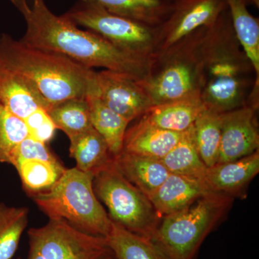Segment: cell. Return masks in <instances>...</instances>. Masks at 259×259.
<instances>
[{
    "instance_id": "1",
    "label": "cell",
    "mask_w": 259,
    "mask_h": 259,
    "mask_svg": "<svg viewBox=\"0 0 259 259\" xmlns=\"http://www.w3.org/2000/svg\"><path fill=\"white\" fill-rule=\"evenodd\" d=\"M26 23L22 42L29 47L59 53L94 69L131 75L142 79L150 61L130 55L95 32L80 29L65 15H56L44 0H10Z\"/></svg>"
},
{
    "instance_id": "2",
    "label": "cell",
    "mask_w": 259,
    "mask_h": 259,
    "mask_svg": "<svg viewBox=\"0 0 259 259\" xmlns=\"http://www.w3.org/2000/svg\"><path fill=\"white\" fill-rule=\"evenodd\" d=\"M202 64L199 98L207 110L221 114L258 104L259 77L235 35L228 8L205 28Z\"/></svg>"
},
{
    "instance_id": "3",
    "label": "cell",
    "mask_w": 259,
    "mask_h": 259,
    "mask_svg": "<svg viewBox=\"0 0 259 259\" xmlns=\"http://www.w3.org/2000/svg\"><path fill=\"white\" fill-rule=\"evenodd\" d=\"M0 66L27 78L50 105L97 94L96 74L67 56L0 35Z\"/></svg>"
},
{
    "instance_id": "4",
    "label": "cell",
    "mask_w": 259,
    "mask_h": 259,
    "mask_svg": "<svg viewBox=\"0 0 259 259\" xmlns=\"http://www.w3.org/2000/svg\"><path fill=\"white\" fill-rule=\"evenodd\" d=\"M205 28H199L166 50L158 51L150 59L147 74L140 82L152 106L199 98Z\"/></svg>"
},
{
    "instance_id": "5",
    "label": "cell",
    "mask_w": 259,
    "mask_h": 259,
    "mask_svg": "<svg viewBox=\"0 0 259 259\" xmlns=\"http://www.w3.org/2000/svg\"><path fill=\"white\" fill-rule=\"evenodd\" d=\"M93 177L76 167L66 168L49 190L31 197L49 220H62L87 234L106 238L112 221L94 192Z\"/></svg>"
},
{
    "instance_id": "6",
    "label": "cell",
    "mask_w": 259,
    "mask_h": 259,
    "mask_svg": "<svg viewBox=\"0 0 259 259\" xmlns=\"http://www.w3.org/2000/svg\"><path fill=\"white\" fill-rule=\"evenodd\" d=\"M232 202L231 196L209 192L178 212L162 217L151 241L168 259H194Z\"/></svg>"
},
{
    "instance_id": "7",
    "label": "cell",
    "mask_w": 259,
    "mask_h": 259,
    "mask_svg": "<svg viewBox=\"0 0 259 259\" xmlns=\"http://www.w3.org/2000/svg\"><path fill=\"white\" fill-rule=\"evenodd\" d=\"M93 189L112 222L135 234L152 238L161 218L147 196L121 173L115 158L94 175Z\"/></svg>"
},
{
    "instance_id": "8",
    "label": "cell",
    "mask_w": 259,
    "mask_h": 259,
    "mask_svg": "<svg viewBox=\"0 0 259 259\" xmlns=\"http://www.w3.org/2000/svg\"><path fill=\"white\" fill-rule=\"evenodd\" d=\"M64 15L130 55L150 61L158 52V27L114 14L92 0H79Z\"/></svg>"
},
{
    "instance_id": "9",
    "label": "cell",
    "mask_w": 259,
    "mask_h": 259,
    "mask_svg": "<svg viewBox=\"0 0 259 259\" xmlns=\"http://www.w3.org/2000/svg\"><path fill=\"white\" fill-rule=\"evenodd\" d=\"M28 234L29 245L44 259H115L106 238L87 234L62 220H49Z\"/></svg>"
},
{
    "instance_id": "10",
    "label": "cell",
    "mask_w": 259,
    "mask_h": 259,
    "mask_svg": "<svg viewBox=\"0 0 259 259\" xmlns=\"http://www.w3.org/2000/svg\"><path fill=\"white\" fill-rule=\"evenodd\" d=\"M227 8L226 0H176L158 26V51L166 50L202 27H209Z\"/></svg>"
},
{
    "instance_id": "11",
    "label": "cell",
    "mask_w": 259,
    "mask_h": 259,
    "mask_svg": "<svg viewBox=\"0 0 259 259\" xmlns=\"http://www.w3.org/2000/svg\"><path fill=\"white\" fill-rule=\"evenodd\" d=\"M96 82L99 98L129 123L152 106L140 79L131 75L102 70L97 72Z\"/></svg>"
},
{
    "instance_id": "12",
    "label": "cell",
    "mask_w": 259,
    "mask_h": 259,
    "mask_svg": "<svg viewBox=\"0 0 259 259\" xmlns=\"http://www.w3.org/2000/svg\"><path fill=\"white\" fill-rule=\"evenodd\" d=\"M258 107L247 104L222 113L217 163L236 161L258 150Z\"/></svg>"
},
{
    "instance_id": "13",
    "label": "cell",
    "mask_w": 259,
    "mask_h": 259,
    "mask_svg": "<svg viewBox=\"0 0 259 259\" xmlns=\"http://www.w3.org/2000/svg\"><path fill=\"white\" fill-rule=\"evenodd\" d=\"M0 105L22 120L51 105L27 78L0 66Z\"/></svg>"
},
{
    "instance_id": "14",
    "label": "cell",
    "mask_w": 259,
    "mask_h": 259,
    "mask_svg": "<svg viewBox=\"0 0 259 259\" xmlns=\"http://www.w3.org/2000/svg\"><path fill=\"white\" fill-rule=\"evenodd\" d=\"M259 172V151L236 160L207 167L204 182L209 192L233 197L244 190Z\"/></svg>"
},
{
    "instance_id": "15",
    "label": "cell",
    "mask_w": 259,
    "mask_h": 259,
    "mask_svg": "<svg viewBox=\"0 0 259 259\" xmlns=\"http://www.w3.org/2000/svg\"><path fill=\"white\" fill-rule=\"evenodd\" d=\"M209 192L203 180L170 174L148 199L162 218L178 212Z\"/></svg>"
},
{
    "instance_id": "16",
    "label": "cell",
    "mask_w": 259,
    "mask_h": 259,
    "mask_svg": "<svg viewBox=\"0 0 259 259\" xmlns=\"http://www.w3.org/2000/svg\"><path fill=\"white\" fill-rule=\"evenodd\" d=\"M181 136L182 133L156 127L141 117L126 131L122 151L161 159L175 147Z\"/></svg>"
},
{
    "instance_id": "17",
    "label": "cell",
    "mask_w": 259,
    "mask_h": 259,
    "mask_svg": "<svg viewBox=\"0 0 259 259\" xmlns=\"http://www.w3.org/2000/svg\"><path fill=\"white\" fill-rule=\"evenodd\" d=\"M115 161L125 178L148 197L157 190L171 174L160 159L125 151L116 156Z\"/></svg>"
},
{
    "instance_id": "18",
    "label": "cell",
    "mask_w": 259,
    "mask_h": 259,
    "mask_svg": "<svg viewBox=\"0 0 259 259\" xmlns=\"http://www.w3.org/2000/svg\"><path fill=\"white\" fill-rule=\"evenodd\" d=\"M204 110L200 99H187L153 105L141 117L156 127L182 133L193 125Z\"/></svg>"
},
{
    "instance_id": "19",
    "label": "cell",
    "mask_w": 259,
    "mask_h": 259,
    "mask_svg": "<svg viewBox=\"0 0 259 259\" xmlns=\"http://www.w3.org/2000/svg\"><path fill=\"white\" fill-rule=\"evenodd\" d=\"M70 156L76 162L80 171L95 175L114 159L106 141L94 128L69 139Z\"/></svg>"
},
{
    "instance_id": "20",
    "label": "cell",
    "mask_w": 259,
    "mask_h": 259,
    "mask_svg": "<svg viewBox=\"0 0 259 259\" xmlns=\"http://www.w3.org/2000/svg\"><path fill=\"white\" fill-rule=\"evenodd\" d=\"M87 100L92 125L105 140L110 153L115 158L123 149L124 138L129 122L107 107L95 94L88 95Z\"/></svg>"
},
{
    "instance_id": "21",
    "label": "cell",
    "mask_w": 259,
    "mask_h": 259,
    "mask_svg": "<svg viewBox=\"0 0 259 259\" xmlns=\"http://www.w3.org/2000/svg\"><path fill=\"white\" fill-rule=\"evenodd\" d=\"M235 35L259 77V20L244 0H226Z\"/></svg>"
},
{
    "instance_id": "22",
    "label": "cell",
    "mask_w": 259,
    "mask_h": 259,
    "mask_svg": "<svg viewBox=\"0 0 259 259\" xmlns=\"http://www.w3.org/2000/svg\"><path fill=\"white\" fill-rule=\"evenodd\" d=\"M114 14L158 27L171 9L168 0H92Z\"/></svg>"
},
{
    "instance_id": "23",
    "label": "cell",
    "mask_w": 259,
    "mask_h": 259,
    "mask_svg": "<svg viewBox=\"0 0 259 259\" xmlns=\"http://www.w3.org/2000/svg\"><path fill=\"white\" fill-rule=\"evenodd\" d=\"M192 125L182 133L178 143L160 161L171 174L203 180L207 167L196 147Z\"/></svg>"
},
{
    "instance_id": "24",
    "label": "cell",
    "mask_w": 259,
    "mask_h": 259,
    "mask_svg": "<svg viewBox=\"0 0 259 259\" xmlns=\"http://www.w3.org/2000/svg\"><path fill=\"white\" fill-rule=\"evenodd\" d=\"M106 239L115 259H168L151 239L131 233L112 221Z\"/></svg>"
},
{
    "instance_id": "25",
    "label": "cell",
    "mask_w": 259,
    "mask_h": 259,
    "mask_svg": "<svg viewBox=\"0 0 259 259\" xmlns=\"http://www.w3.org/2000/svg\"><path fill=\"white\" fill-rule=\"evenodd\" d=\"M222 113L204 110L194 121V143L201 159L207 167L217 163L221 140Z\"/></svg>"
},
{
    "instance_id": "26",
    "label": "cell",
    "mask_w": 259,
    "mask_h": 259,
    "mask_svg": "<svg viewBox=\"0 0 259 259\" xmlns=\"http://www.w3.org/2000/svg\"><path fill=\"white\" fill-rule=\"evenodd\" d=\"M56 129L69 139L93 127L87 98H72L51 105L47 110Z\"/></svg>"
},
{
    "instance_id": "27",
    "label": "cell",
    "mask_w": 259,
    "mask_h": 259,
    "mask_svg": "<svg viewBox=\"0 0 259 259\" xmlns=\"http://www.w3.org/2000/svg\"><path fill=\"white\" fill-rule=\"evenodd\" d=\"M14 166L21 179L24 189L30 196L49 190L66 170L60 161L40 159L23 160Z\"/></svg>"
},
{
    "instance_id": "28",
    "label": "cell",
    "mask_w": 259,
    "mask_h": 259,
    "mask_svg": "<svg viewBox=\"0 0 259 259\" xmlns=\"http://www.w3.org/2000/svg\"><path fill=\"white\" fill-rule=\"evenodd\" d=\"M27 207L0 203V259H12L28 223Z\"/></svg>"
},
{
    "instance_id": "29",
    "label": "cell",
    "mask_w": 259,
    "mask_h": 259,
    "mask_svg": "<svg viewBox=\"0 0 259 259\" xmlns=\"http://www.w3.org/2000/svg\"><path fill=\"white\" fill-rule=\"evenodd\" d=\"M28 136L25 122L0 105V163L11 164L15 149Z\"/></svg>"
},
{
    "instance_id": "30",
    "label": "cell",
    "mask_w": 259,
    "mask_h": 259,
    "mask_svg": "<svg viewBox=\"0 0 259 259\" xmlns=\"http://www.w3.org/2000/svg\"><path fill=\"white\" fill-rule=\"evenodd\" d=\"M27 159H40L51 162L59 161L48 148L47 144L32 139L30 136L25 138L15 149L11 165L15 166L18 162Z\"/></svg>"
},
{
    "instance_id": "31",
    "label": "cell",
    "mask_w": 259,
    "mask_h": 259,
    "mask_svg": "<svg viewBox=\"0 0 259 259\" xmlns=\"http://www.w3.org/2000/svg\"><path fill=\"white\" fill-rule=\"evenodd\" d=\"M24 122L28 127L29 136L32 139L47 144L54 137L56 126L44 109H39Z\"/></svg>"
},
{
    "instance_id": "32",
    "label": "cell",
    "mask_w": 259,
    "mask_h": 259,
    "mask_svg": "<svg viewBox=\"0 0 259 259\" xmlns=\"http://www.w3.org/2000/svg\"><path fill=\"white\" fill-rule=\"evenodd\" d=\"M30 245V248H29V259H44L42 255L40 254V252L36 249L35 247L33 245Z\"/></svg>"
},
{
    "instance_id": "33",
    "label": "cell",
    "mask_w": 259,
    "mask_h": 259,
    "mask_svg": "<svg viewBox=\"0 0 259 259\" xmlns=\"http://www.w3.org/2000/svg\"><path fill=\"white\" fill-rule=\"evenodd\" d=\"M247 5H252L255 8H259V0H244Z\"/></svg>"
},
{
    "instance_id": "34",
    "label": "cell",
    "mask_w": 259,
    "mask_h": 259,
    "mask_svg": "<svg viewBox=\"0 0 259 259\" xmlns=\"http://www.w3.org/2000/svg\"><path fill=\"white\" fill-rule=\"evenodd\" d=\"M168 1L171 2L172 3V2L176 1V0H168Z\"/></svg>"
},
{
    "instance_id": "35",
    "label": "cell",
    "mask_w": 259,
    "mask_h": 259,
    "mask_svg": "<svg viewBox=\"0 0 259 259\" xmlns=\"http://www.w3.org/2000/svg\"><path fill=\"white\" fill-rule=\"evenodd\" d=\"M18 259H20V258H18Z\"/></svg>"
}]
</instances>
